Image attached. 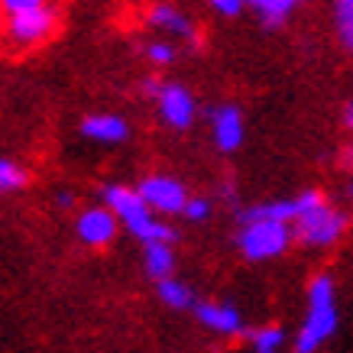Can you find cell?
I'll list each match as a JSON object with an SVG mask.
<instances>
[{
  "label": "cell",
  "mask_w": 353,
  "mask_h": 353,
  "mask_svg": "<svg viewBox=\"0 0 353 353\" xmlns=\"http://www.w3.org/2000/svg\"><path fill=\"white\" fill-rule=\"evenodd\" d=\"M55 204H59V208H75V194H72V192H59V194H55Z\"/></svg>",
  "instance_id": "484cf974"
},
{
  "label": "cell",
  "mask_w": 353,
  "mask_h": 353,
  "mask_svg": "<svg viewBox=\"0 0 353 353\" xmlns=\"http://www.w3.org/2000/svg\"><path fill=\"white\" fill-rule=\"evenodd\" d=\"M341 120H343V130H347V133H353V97L347 101V104H343Z\"/></svg>",
  "instance_id": "603a6c76"
},
{
  "label": "cell",
  "mask_w": 353,
  "mask_h": 353,
  "mask_svg": "<svg viewBox=\"0 0 353 353\" xmlns=\"http://www.w3.org/2000/svg\"><path fill=\"white\" fill-rule=\"evenodd\" d=\"M59 26V10L46 0H3L0 3V30L3 39L17 49H32L52 39Z\"/></svg>",
  "instance_id": "7a4b0ae2"
},
{
  "label": "cell",
  "mask_w": 353,
  "mask_h": 353,
  "mask_svg": "<svg viewBox=\"0 0 353 353\" xmlns=\"http://www.w3.org/2000/svg\"><path fill=\"white\" fill-rule=\"evenodd\" d=\"M156 104H159L162 120H165L172 130H188L194 123V117H198L194 94L185 85H179V81H165L159 97H156Z\"/></svg>",
  "instance_id": "ba28073f"
},
{
  "label": "cell",
  "mask_w": 353,
  "mask_h": 353,
  "mask_svg": "<svg viewBox=\"0 0 353 353\" xmlns=\"http://www.w3.org/2000/svg\"><path fill=\"white\" fill-rule=\"evenodd\" d=\"M295 240L292 236L289 224H279V221H250V224H240L236 230V246L246 259H276L282 256L289 243Z\"/></svg>",
  "instance_id": "277c9868"
},
{
  "label": "cell",
  "mask_w": 353,
  "mask_h": 353,
  "mask_svg": "<svg viewBox=\"0 0 353 353\" xmlns=\"http://www.w3.org/2000/svg\"><path fill=\"white\" fill-rule=\"evenodd\" d=\"M324 198L318 188L301 192L299 198H279V201H266V204H253V208H240L236 211V224H250V221H279V224H295L299 217H305L308 211L321 208Z\"/></svg>",
  "instance_id": "5b68a950"
},
{
  "label": "cell",
  "mask_w": 353,
  "mask_h": 353,
  "mask_svg": "<svg viewBox=\"0 0 353 353\" xmlns=\"http://www.w3.org/2000/svg\"><path fill=\"white\" fill-rule=\"evenodd\" d=\"M250 10L256 13V20L266 26V30H279L292 20L295 13V0H253Z\"/></svg>",
  "instance_id": "9a60e30c"
},
{
  "label": "cell",
  "mask_w": 353,
  "mask_h": 353,
  "mask_svg": "<svg viewBox=\"0 0 353 353\" xmlns=\"http://www.w3.org/2000/svg\"><path fill=\"white\" fill-rule=\"evenodd\" d=\"M162 85H165V81H159V78H146V81H143V91H146L150 97H159Z\"/></svg>",
  "instance_id": "cb8c5ba5"
},
{
  "label": "cell",
  "mask_w": 353,
  "mask_h": 353,
  "mask_svg": "<svg viewBox=\"0 0 353 353\" xmlns=\"http://www.w3.org/2000/svg\"><path fill=\"white\" fill-rule=\"evenodd\" d=\"M334 30L347 52L353 55V0H337L334 3Z\"/></svg>",
  "instance_id": "ac0fdd59"
},
{
  "label": "cell",
  "mask_w": 353,
  "mask_h": 353,
  "mask_svg": "<svg viewBox=\"0 0 353 353\" xmlns=\"http://www.w3.org/2000/svg\"><path fill=\"white\" fill-rule=\"evenodd\" d=\"M143 55H146V62H152V65H169V62H175V46H172L169 39H152V43H146Z\"/></svg>",
  "instance_id": "ffe728a7"
},
{
  "label": "cell",
  "mask_w": 353,
  "mask_h": 353,
  "mask_svg": "<svg viewBox=\"0 0 353 353\" xmlns=\"http://www.w3.org/2000/svg\"><path fill=\"white\" fill-rule=\"evenodd\" d=\"M341 169L353 172V143H347V146L341 150Z\"/></svg>",
  "instance_id": "d4e9b609"
},
{
  "label": "cell",
  "mask_w": 353,
  "mask_h": 353,
  "mask_svg": "<svg viewBox=\"0 0 353 353\" xmlns=\"http://www.w3.org/2000/svg\"><path fill=\"white\" fill-rule=\"evenodd\" d=\"M347 194H350V198H353V182H350V188H347Z\"/></svg>",
  "instance_id": "4316f807"
},
{
  "label": "cell",
  "mask_w": 353,
  "mask_h": 353,
  "mask_svg": "<svg viewBox=\"0 0 353 353\" xmlns=\"http://www.w3.org/2000/svg\"><path fill=\"white\" fill-rule=\"evenodd\" d=\"M75 234L81 236V243L88 246H108L117 236V217L110 214L108 208H85L75 217Z\"/></svg>",
  "instance_id": "30bf717a"
},
{
  "label": "cell",
  "mask_w": 353,
  "mask_h": 353,
  "mask_svg": "<svg viewBox=\"0 0 353 353\" xmlns=\"http://www.w3.org/2000/svg\"><path fill=\"white\" fill-rule=\"evenodd\" d=\"M81 137L91 143H104V146H117L130 137V123L120 114H88L81 120Z\"/></svg>",
  "instance_id": "7c38bea8"
},
{
  "label": "cell",
  "mask_w": 353,
  "mask_h": 353,
  "mask_svg": "<svg viewBox=\"0 0 353 353\" xmlns=\"http://www.w3.org/2000/svg\"><path fill=\"white\" fill-rule=\"evenodd\" d=\"M101 201L143 246L172 243L175 240V230L152 214L150 204L143 201V194L137 188H130V185H104L101 188Z\"/></svg>",
  "instance_id": "6da1fadb"
},
{
  "label": "cell",
  "mask_w": 353,
  "mask_h": 353,
  "mask_svg": "<svg viewBox=\"0 0 353 353\" xmlns=\"http://www.w3.org/2000/svg\"><path fill=\"white\" fill-rule=\"evenodd\" d=\"M143 269H146V276H152L156 282L172 279V269H175V250H172V243L143 246Z\"/></svg>",
  "instance_id": "5bb4252c"
},
{
  "label": "cell",
  "mask_w": 353,
  "mask_h": 353,
  "mask_svg": "<svg viewBox=\"0 0 353 353\" xmlns=\"http://www.w3.org/2000/svg\"><path fill=\"white\" fill-rule=\"evenodd\" d=\"M137 192L143 194V201L150 204L152 214H185V208L192 201V194L179 179L172 175H146L137 185Z\"/></svg>",
  "instance_id": "52a82bcc"
},
{
  "label": "cell",
  "mask_w": 353,
  "mask_h": 353,
  "mask_svg": "<svg viewBox=\"0 0 353 353\" xmlns=\"http://www.w3.org/2000/svg\"><path fill=\"white\" fill-rule=\"evenodd\" d=\"M192 311L208 331L221 334V337H240V334H246L243 314L230 301H198Z\"/></svg>",
  "instance_id": "9c48e42d"
},
{
  "label": "cell",
  "mask_w": 353,
  "mask_h": 353,
  "mask_svg": "<svg viewBox=\"0 0 353 353\" xmlns=\"http://www.w3.org/2000/svg\"><path fill=\"white\" fill-rule=\"evenodd\" d=\"M337 331V301H334V279L327 272L308 282V314L295 337V353H314Z\"/></svg>",
  "instance_id": "3957f363"
},
{
  "label": "cell",
  "mask_w": 353,
  "mask_h": 353,
  "mask_svg": "<svg viewBox=\"0 0 353 353\" xmlns=\"http://www.w3.org/2000/svg\"><path fill=\"white\" fill-rule=\"evenodd\" d=\"M146 20H150V26H156V30H162V32H172V36H179L185 43H192V46L198 43V26H194V23L188 20V13H182L179 7L156 3V7H150Z\"/></svg>",
  "instance_id": "4fadbf2b"
},
{
  "label": "cell",
  "mask_w": 353,
  "mask_h": 353,
  "mask_svg": "<svg viewBox=\"0 0 353 353\" xmlns=\"http://www.w3.org/2000/svg\"><path fill=\"white\" fill-rule=\"evenodd\" d=\"M30 185V172H26V165L17 159H10V156H0V198L3 194H17L23 192Z\"/></svg>",
  "instance_id": "2e32d148"
},
{
  "label": "cell",
  "mask_w": 353,
  "mask_h": 353,
  "mask_svg": "<svg viewBox=\"0 0 353 353\" xmlns=\"http://www.w3.org/2000/svg\"><path fill=\"white\" fill-rule=\"evenodd\" d=\"M156 292H159V299L169 305V308H194L198 305V299H194V292L185 285V282H179V279H162V282H156Z\"/></svg>",
  "instance_id": "e0dca14e"
},
{
  "label": "cell",
  "mask_w": 353,
  "mask_h": 353,
  "mask_svg": "<svg viewBox=\"0 0 353 353\" xmlns=\"http://www.w3.org/2000/svg\"><path fill=\"white\" fill-rule=\"evenodd\" d=\"M182 217H188V221H208V217H211V201L201 198V194H198V198L192 194V201H188Z\"/></svg>",
  "instance_id": "44dd1931"
},
{
  "label": "cell",
  "mask_w": 353,
  "mask_h": 353,
  "mask_svg": "<svg viewBox=\"0 0 353 353\" xmlns=\"http://www.w3.org/2000/svg\"><path fill=\"white\" fill-rule=\"evenodd\" d=\"M211 133H214V146L221 152H234L243 146V114L234 104H224V108L211 110Z\"/></svg>",
  "instance_id": "8fae6325"
},
{
  "label": "cell",
  "mask_w": 353,
  "mask_h": 353,
  "mask_svg": "<svg viewBox=\"0 0 353 353\" xmlns=\"http://www.w3.org/2000/svg\"><path fill=\"white\" fill-rule=\"evenodd\" d=\"M250 341H253V350L256 353H279V347L285 341V331L276 327V324H263L256 331H250Z\"/></svg>",
  "instance_id": "d6986e66"
},
{
  "label": "cell",
  "mask_w": 353,
  "mask_h": 353,
  "mask_svg": "<svg viewBox=\"0 0 353 353\" xmlns=\"http://www.w3.org/2000/svg\"><path fill=\"white\" fill-rule=\"evenodd\" d=\"M343 230H347V214L327 201L292 224V236L305 246H331L343 236Z\"/></svg>",
  "instance_id": "8992f818"
},
{
  "label": "cell",
  "mask_w": 353,
  "mask_h": 353,
  "mask_svg": "<svg viewBox=\"0 0 353 353\" xmlns=\"http://www.w3.org/2000/svg\"><path fill=\"white\" fill-rule=\"evenodd\" d=\"M211 10L221 17H240L243 13V0H211Z\"/></svg>",
  "instance_id": "7402d4cb"
}]
</instances>
